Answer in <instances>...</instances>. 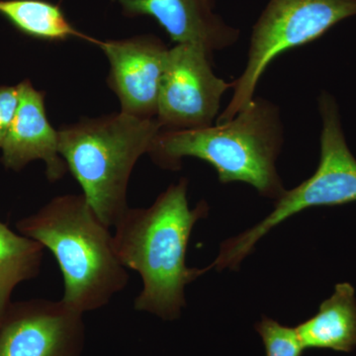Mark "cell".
Instances as JSON below:
<instances>
[{
	"label": "cell",
	"instance_id": "obj_14",
	"mask_svg": "<svg viewBox=\"0 0 356 356\" xmlns=\"http://www.w3.org/2000/svg\"><path fill=\"white\" fill-rule=\"evenodd\" d=\"M0 15L18 31L44 41H65L70 38L98 40L76 30L57 4L47 0H0Z\"/></svg>",
	"mask_w": 356,
	"mask_h": 356
},
{
	"label": "cell",
	"instance_id": "obj_16",
	"mask_svg": "<svg viewBox=\"0 0 356 356\" xmlns=\"http://www.w3.org/2000/svg\"><path fill=\"white\" fill-rule=\"evenodd\" d=\"M19 103L18 86H0V149L3 145Z\"/></svg>",
	"mask_w": 356,
	"mask_h": 356
},
{
	"label": "cell",
	"instance_id": "obj_5",
	"mask_svg": "<svg viewBox=\"0 0 356 356\" xmlns=\"http://www.w3.org/2000/svg\"><path fill=\"white\" fill-rule=\"evenodd\" d=\"M318 109L323 128L317 170L298 186L285 191L273 212L259 224L225 241L217 259L209 266L211 269L238 268L259 240L302 211L356 202V159L346 144L336 100L323 92L318 98Z\"/></svg>",
	"mask_w": 356,
	"mask_h": 356
},
{
	"label": "cell",
	"instance_id": "obj_2",
	"mask_svg": "<svg viewBox=\"0 0 356 356\" xmlns=\"http://www.w3.org/2000/svg\"><path fill=\"white\" fill-rule=\"evenodd\" d=\"M16 228L54 255L64 280L60 300L74 310L102 309L127 287L128 269L116 254L113 234L83 193L51 199Z\"/></svg>",
	"mask_w": 356,
	"mask_h": 356
},
{
	"label": "cell",
	"instance_id": "obj_9",
	"mask_svg": "<svg viewBox=\"0 0 356 356\" xmlns=\"http://www.w3.org/2000/svg\"><path fill=\"white\" fill-rule=\"evenodd\" d=\"M109 62V88L121 104V112L156 118L159 84L168 49L152 35L123 40L99 41Z\"/></svg>",
	"mask_w": 356,
	"mask_h": 356
},
{
	"label": "cell",
	"instance_id": "obj_13",
	"mask_svg": "<svg viewBox=\"0 0 356 356\" xmlns=\"http://www.w3.org/2000/svg\"><path fill=\"white\" fill-rule=\"evenodd\" d=\"M44 248L0 221V324L13 304V291L41 271Z\"/></svg>",
	"mask_w": 356,
	"mask_h": 356
},
{
	"label": "cell",
	"instance_id": "obj_4",
	"mask_svg": "<svg viewBox=\"0 0 356 356\" xmlns=\"http://www.w3.org/2000/svg\"><path fill=\"white\" fill-rule=\"evenodd\" d=\"M161 130L156 118L113 113L58 130V152L103 224L113 228L129 209L128 184L136 163Z\"/></svg>",
	"mask_w": 356,
	"mask_h": 356
},
{
	"label": "cell",
	"instance_id": "obj_7",
	"mask_svg": "<svg viewBox=\"0 0 356 356\" xmlns=\"http://www.w3.org/2000/svg\"><path fill=\"white\" fill-rule=\"evenodd\" d=\"M233 83L217 76L212 55L202 47L177 44L168 49L159 84L156 120L161 130L209 127Z\"/></svg>",
	"mask_w": 356,
	"mask_h": 356
},
{
	"label": "cell",
	"instance_id": "obj_6",
	"mask_svg": "<svg viewBox=\"0 0 356 356\" xmlns=\"http://www.w3.org/2000/svg\"><path fill=\"white\" fill-rule=\"evenodd\" d=\"M356 15V0H269L252 27L247 65L217 123L231 120L254 98L262 74L281 54L311 43Z\"/></svg>",
	"mask_w": 356,
	"mask_h": 356
},
{
	"label": "cell",
	"instance_id": "obj_8",
	"mask_svg": "<svg viewBox=\"0 0 356 356\" xmlns=\"http://www.w3.org/2000/svg\"><path fill=\"white\" fill-rule=\"evenodd\" d=\"M83 315L62 300L13 302L0 324V356H79Z\"/></svg>",
	"mask_w": 356,
	"mask_h": 356
},
{
	"label": "cell",
	"instance_id": "obj_12",
	"mask_svg": "<svg viewBox=\"0 0 356 356\" xmlns=\"http://www.w3.org/2000/svg\"><path fill=\"white\" fill-rule=\"evenodd\" d=\"M306 350L350 353L356 348L355 290L350 283H339L318 313L295 327Z\"/></svg>",
	"mask_w": 356,
	"mask_h": 356
},
{
	"label": "cell",
	"instance_id": "obj_3",
	"mask_svg": "<svg viewBox=\"0 0 356 356\" xmlns=\"http://www.w3.org/2000/svg\"><path fill=\"white\" fill-rule=\"evenodd\" d=\"M283 126L277 106L254 98L231 120L191 130H161L149 153L156 165L177 170L187 156L206 161L220 182H243L264 197L284 193L276 161L283 145Z\"/></svg>",
	"mask_w": 356,
	"mask_h": 356
},
{
	"label": "cell",
	"instance_id": "obj_10",
	"mask_svg": "<svg viewBox=\"0 0 356 356\" xmlns=\"http://www.w3.org/2000/svg\"><path fill=\"white\" fill-rule=\"evenodd\" d=\"M19 103L1 147L2 165L20 172L28 163L43 161L46 177L56 182L65 177L67 163L58 152V133L53 128L44 108V95L31 81L17 84Z\"/></svg>",
	"mask_w": 356,
	"mask_h": 356
},
{
	"label": "cell",
	"instance_id": "obj_11",
	"mask_svg": "<svg viewBox=\"0 0 356 356\" xmlns=\"http://www.w3.org/2000/svg\"><path fill=\"white\" fill-rule=\"evenodd\" d=\"M124 13L158 21L175 44L202 47L211 55L236 43L240 31L214 11V0H116Z\"/></svg>",
	"mask_w": 356,
	"mask_h": 356
},
{
	"label": "cell",
	"instance_id": "obj_1",
	"mask_svg": "<svg viewBox=\"0 0 356 356\" xmlns=\"http://www.w3.org/2000/svg\"><path fill=\"white\" fill-rule=\"evenodd\" d=\"M187 186L182 178L149 207L129 208L113 227L121 264L139 273L143 282L134 308L163 320L179 317L186 306L185 287L208 271L186 266L192 229L209 210L205 201L189 207Z\"/></svg>",
	"mask_w": 356,
	"mask_h": 356
},
{
	"label": "cell",
	"instance_id": "obj_15",
	"mask_svg": "<svg viewBox=\"0 0 356 356\" xmlns=\"http://www.w3.org/2000/svg\"><path fill=\"white\" fill-rule=\"evenodd\" d=\"M255 330L264 341L266 356H302L305 351L295 327L262 317Z\"/></svg>",
	"mask_w": 356,
	"mask_h": 356
}]
</instances>
